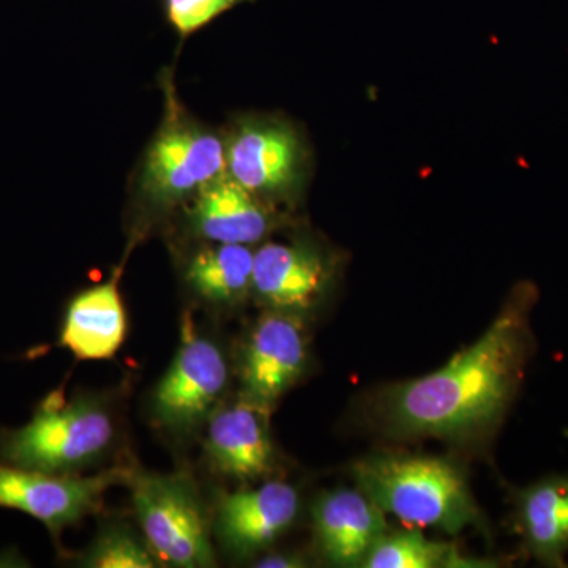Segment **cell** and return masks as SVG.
I'll return each mask as SVG.
<instances>
[{"label":"cell","mask_w":568,"mask_h":568,"mask_svg":"<svg viewBox=\"0 0 568 568\" xmlns=\"http://www.w3.org/2000/svg\"><path fill=\"white\" fill-rule=\"evenodd\" d=\"M536 286L515 287L485 334L429 375L392 387L381 402L388 433L467 437L499 424L517 395L534 338Z\"/></svg>","instance_id":"cell-1"},{"label":"cell","mask_w":568,"mask_h":568,"mask_svg":"<svg viewBox=\"0 0 568 568\" xmlns=\"http://www.w3.org/2000/svg\"><path fill=\"white\" fill-rule=\"evenodd\" d=\"M159 81L164 97L162 122L130 182L134 211L145 220L182 209L226 174L223 132L186 110L171 71L163 70Z\"/></svg>","instance_id":"cell-2"},{"label":"cell","mask_w":568,"mask_h":568,"mask_svg":"<svg viewBox=\"0 0 568 568\" xmlns=\"http://www.w3.org/2000/svg\"><path fill=\"white\" fill-rule=\"evenodd\" d=\"M354 477L384 514L409 525L447 534L480 526V510L465 477L446 459L377 455L355 463Z\"/></svg>","instance_id":"cell-3"},{"label":"cell","mask_w":568,"mask_h":568,"mask_svg":"<svg viewBox=\"0 0 568 568\" xmlns=\"http://www.w3.org/2000/svg\"><path fill=\"white\" fill-rule=\"evenodd\" d=\"M112 439L114 422L99 399L65 402L54 392L28 425L0 436V458L22 469L71 474L102 457Z\"/></svg>","instance_id":"cell-4"},{"label":"cell","mask_w":568,"mask_h":568,"mask_svg":"<svg viewBox=\"0 0 568 568\" xmlns=\"http://www.w3.org/2000/svg\"><path fill=\"white\" fill-rule=\"evenodd\" d=\"M226 174L254 196L275 205L304 190L310 152L304 134L287 119L242 114L222 130Z\"/></svg>","instance_id":"cell-5"},{"label":"cell","mask_w":568,"mask_h":568,"mask_svg":"<svg viewBox=\"0 0 568 568\" xmlns=\"http://www.w3.org/2000/svg\"><path fill=\"white\" fill-rule=\"evenodd\" d=\"M145 544L171 567L215 566L207 517L197 489L182 474H138L130 480Z\"/></svg>","instance_id":"cell-6"},{"label":"cell","mask_w":568,"mask_h":568,"mask_svg":"<svg viewBox=\"0 0 568 568\" xmlns=\"http://www.w3.org/2000/svg\"><path fill=\"white\" fill-rule=\"evenodd\" d=\"M227 383L230 368L222 349L196 332L185 315L178 354L153 394V414L170 428H194L219 409Z\"/></svg>","instance_id":"cell-7"},{"label":"cell","mask_w":568,"mask_h":568,"mask_svg":"<svg viewBox=\"0 0 568 568\" xmlns=\"http://www.w3.org/2000/svg\"><path fill=\"white\" fill-rule=\"evenodd\" d=\"M132 470L112 467L99 476L50 474L0 463V507L13 508L43 523L54 537L97 510L114 485L130 484Z\"/></svg>","instance_id":"cell-8"},{"label":"cell","mask_w":568,"mask_h":568,"mask_svg":"<svg viewBox=\"0 0 568 568\" xmlns=\"http://www.w3.org/2000/svg\"><path fill=\"white\" fill-rule=\"evenodd\" d=\"M302 320L304 316L278 310L260 316L242 354L241 396L271 409L301 379L308 361Z\"/></svg>","instance_id":"cell-9"},{"label":"cell","mask_w":568,"mask_h":568,"mask_svg":"<svg viewBox=\"0 0 568 568\" xmlns=\"http://www.w3.org/2000/svg\"><path fill=\"white\" fill-rule=\"evenodd\" d=\"M334 267L306 242H267L254 250L252 294L267 310L304 316L323 301Z\"/></svg>","instance_id":"cell-10"},{"label":"cell","mask_w":568,"mask_h":568,"mask_svg":"<svg viewBox=\"0 0 568 568\" xmlns=\"http://www.w3.org/2000/svg\"><path fill=\"white\" fill-rule=\"evenodd\" d=\"M274 207L224 174L181 211L186 231L197 241L253 246L275 230L278 215Z\"/></svg>","instance_id":"cell-11"},{"label":"cell","mask_w":568,"mask_h":568,"mask_svg":"<svg viewBox=\"0 0 568 568\" xmlns=\"http://www.w3.org/2000/svg\"><path fill=\"white\" fill-rule=\"evenodd\" d=\"M298 514V495L286 481H265L220 497L215 532L235 556L256 555L290 529Z\"/></svg>","instance_id":"cell-12"},{"label":"cell","mask_w":568,"mask_h":568,"mask_svg":"<svg viewBox=\"0 0 568 568\" xmlns=\"http://www.w3.org/2000/svg\"><path fill=\"white\" fill-rule=\"evenodd\" d=\"M267 407L241 396L234 405L216 409L209 418L205 452L213 467L237 480H256L274 467Z\"/></svg>","instance_id":"cell-13"},{"label":"cell","mask_w":568,"mask_h":568,"mask_svg":"<svg viewBox=\"0 0 568 568\" xmlns=\"http://www.w3.org/2000/svg\"><path fill=\"white\" fill-rule=\"evenodd\" d=\"M316 540L325 559L338 567H364L384 534V511L358 489L324 493L313 507Z\"/></svg>","instance_id":"cell-14"},{"label":"cell","mask_w":568,"mask_h":568,"mask_svg":"<svg viewBox=\"0 0 568 568\" xmlns=\"http://www.w3.org/2000/svg\"><path fill=\"white\" fill-rule=\"evenodd\" d=\"M121 272L74 295L67 306L61 345L80 361H110L126 336V312L119 290Z\"/></svg>","instance_id":"cell-15"},{"label":"cell","mask_w":568,"mask_h":568,"mask_svg":"<svg viewBox=\"0 0 568 568\" xmlns=\"http://www.w3.org/2000/svg\"><path fill=\"white\" fill-rule=\"evenodd\" d=\"M518 526L530 555L564 566L568 555V476L545 477L517 497Z\"/></svg>","instance_id":"cell-16"},{"label":"cell","mask_w":568,"mask_h":568,"mask_svg":"<svg viewBox=\"0 0 568 568\" xmlns=\"http://www.w3.org/2000/svg\"><path fill=\"white\" fill-rule=\"evenodd\" d=\"M252 246L203 242L183 265V278L197 297L215 305H237L253 291Z\"/></svg>","instance_id":"cell-17"},{"label":"cell","mask_w":568,"mask_h":568,"mask_svg":"<svg viewBox=\"0 0 568 568\" xmlns=\"http://www.w3.org/2000/svg\"><path fill=\"white\" fill-rule=\"evenodd\" d=\"M454 545L428 540L418 530L384 534L365 559L366 568L470 567Z\"/></svg>","instance_id":"cell-18"},{"label":"cell","mask_w":568,"mask_h":568,"mask_svg":"<svg viewBox=\"0 0 568 568\" xmlns=\"http://www.w3.org/2000/svg\"><path fill=\"white\" fill-rule=\"evenodd\" d=\"M156 562L149 545L123 528L104 530L82 559L89 568H155Z\"/></svg>","instance_id":"cell-19"},{"label":"cell","mask_w":568,"mask_h":568,"mask_svg":"<svg viewBox=\"0 0 568 568\" xmlns=\"http://www.w3.org/2000/svg\"><path fill=\"white\" fill-rule=\"evenodd\" d=\"M252 2L256 0H162V11L168 26L183 43L227 11Z\"/></svg>","instance_id":"cell-20"},{"label":"cell","mask_w":568,"mask_h":568,"mask_svg":"<svg viewBox=\"0 0 568 568\" xmlns=\"http://www.w3.org/2000/svg\"><path fill=\"white\" fill-rule=\"evenodd\" d=\"M257 567L265 568H287V567H302L301 559H295L293 556H268V558H264L260 560V564H256Z\"/></svg>","instance_id":"cell-21"}]
</instances>
